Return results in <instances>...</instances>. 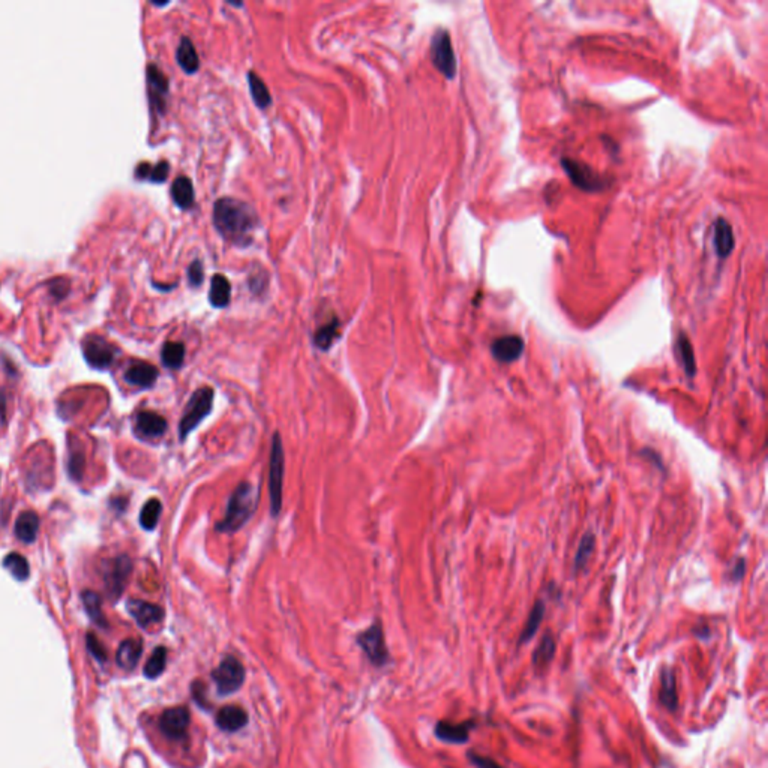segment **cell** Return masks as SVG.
<instances>
[{
    "instance_id": "obj_1",
    "label": "cell",
    "mask_w": 768,
    "mask_h": 768,
    "mask_svg": "<svg viewBox=\"0 0 768 768\" xmlns=\"http://www.w3.org/2000/svg\"><path fill=\"white\" fill-rule=\"evenodd\" d=\"M213 224L228 242L246 246L256 232L258 219L249 204L232 197H224L215 203Z\"/></svg>"
},
{
    "instance_id": "obj_27",
    "label": "cell",
    "mask_w": 768,
    "mask_h": 768,
    "mask_svg": "<svg viewBox=\"0 0 768 768\" xmlns=\"http://www.w3.org/2000/svg\"><path fill=\"white\" fill-rule=\"evenodd\" d=\"M170 173V166L167 161H161L157 166H150L147 162H143L137 167L135 176L138 179H147L153 183H162L166 182Z\"/></svg>"
},
{
    "instance_id": "obj_3",
    "label": "cell",
    "mask_w": 768,
    "mask_h": 768,
    "mask_svg": "<svg viewBox=\"0 0 768 768\" xmlns=\"http://www.w3.org/2000/svg\"><path fill=\"white\" fill-rule=\"evenodd\" d=\"M284 473H285V452L279 434L273 435L269 456V496L270 512L273 517L281 512L282 492H284Z\"/></svg>"
},
{
    "instance_id": "obj_31",
    "label": "cell",
    "mask_w": 768,
    "mask_h": 768,
    "mask_svg": "<svg viewBox=\"0 0 768 768\" xmlns=\"http://www.w3.org/2000/svg\"><path fill=\"white\" fill-rule=\"evenodd\" d=\"M162 512V504L158 498H150L140 512V524L145 530L152 531L157 529Z\"/></svg>"
},
{
    "instance_id": "obj_21",
    "label": "cell",
    "mask_w": 768,
    "mask_h": 768,
    "mask_svg": "<svg viewBox=\"0 0 768 768\" xmlns=\"http://www.w3.org/2000/svg\"><path fill=\"white\" fill-rule=\"evenodd\" d=\"M470 723H451V722H438L435 727V735L442 741L461 744L468 740Z\"/></svg>"
},
{
    "instance_id": "obj_40",
    "label": "cell",
    "mask_w": 768,
    "mask_h": 768,
    "mask_svg": "<svg viewBox=\"0 0 768 768\" xmlns=\"http://www.w3.org/2000/svg\"><path fill=\"white\" fill-rule=\"evenodd\" d=\"M188 279H190V284L194 285V287H199V285L203 284V279H204V270H203L201 261H194L192 265L190 266V269H188Z\"/></svg>"
},
{
    "instance_id": "obj_30",
    "label": "cell",
    "mask_w": 768,
    "mask_h": 768,
    "mask_svg": "<svg viewBox=\"0 0 768 768\" xmlns=\"http://www.w3.org/2000/svg\"><path fill=\"white\" fill-rule=\"evenodd\" d=\"M161 359L164 366L170 369H178L183 365L185 360V345L182 343H166L161 351Z\"/></svg>"
},
{
    "instance_id": "obj_8",
    "label": "cell",
    "mask_w": 768,
    "mask_h": 768,
    "mask_svg": "<svg viewBox=\"0 0 768 768\" xmlns=\"http://www.w3.org/2000/svg\"><path fill=\"white\" fill-rule=\"evenodd\" d=\"M431 59L434 67L447 79H453L456 74V58L452 48V41L444 29L435 32L431 41Z\"/></svg>"
},
{
    "instance_id": "obj_2",
    "label": "cell",
    "mask_w": 768,
    "mask_h": 768,
    "mask_svg": "<svg viewBox=\"0 0 768 768\" xmlns=\"http://www.w3.org/2000/svg\"><path fill=\"white\" fill-rule=\"evenodd\" d=\"M258 504V491L257 488L249 484V482H242L232 494L230 497L225 517L223 521H219L216 525L218 531L223 533H234L242 529V527L249 521V518L254 515Z\"/></svg>"
},
{
    "instance_id": "obj_34",
    "label": "cell",
    "mask_w": 768,
    "mask_h": 768,
    "mask_svg": "<svg viewBox=\"0 0 768 768\" xmlns=\"http://www.w3.org/2000/svg\"><path fill=\"white\" fill-rule=\"evenodd\" d=\"M555 654V641L550 633H546L533 654V663L536 668H543L552 661Z\"/></svg>"
},
{
    "instance_id": "obj_10",
    "label": "cell",
    "mask_w": 768,
    "mask_h": 768,
    "mask_svg": "<svg viewBox=\"0 0 768 768\" xmlns=\"http://www.w3.org/2000/svg\"><path fill=\"white\" fill-rule=\"evenodd\" d=\"M190 720H191V715L188 708L185 707L168 708L161 715L159 728H161V732L166 735L168 740L179 741L186 737Z\"/></svg>"
},
{
    "instance_id": "obj_16",
    "label": "cell",
    "mask_w": 768,
    "mask_h": 768,
    "mask_svg": "<svg viewBox=\"0 0 768 768\" xmlns=\"http://www.w3.org/2000/svg\"><path fill=\"white\" fill-rule=\"evenodd\" d=\"M147 83H149V93H150L152 104L162 112L164 107H166L168 80L157 65H149L147 67Z\"/></svg>"
},
{
    "instance_id": "obj_33",
    "label": "cell",
    "mask_w": 768,
    "mask_h": 768,
    "mask_svg": "<svg viewBox=\"0 0 768 768\" xmlns=\"http://www.w3.org/2000/svg\"><path fill=\"white\" fill-rule=\"evenodd\" d=\"M543 616H545V603L542 600H537L534 603V607H533L530 616H529V620H527L524 630L521 633V642H527V641H530L533 638V636L537 632V629H539V626H541Z\"/></svg>"
},
{
    "instance_id": "obj_35",
    "label": "cell",
    "mask_w": 768,
    "mask_h": 768,
    "mask_svg": "<svg viewBox=\"0 0 768 768\" xmlns=\"http://www.w3.org/2000/svg\"><path fill=\"white\" fill-rule=\"evenodd\" d=\"M166 665H167V649L166 647H157V649L153 650L152 656L149 657V661L146 662L145 675L147 678H158L164 673V669H166Z\"/></svg>"
},
{
    "instance_id": "obj_38",
    "label": "cell",
    "mask_w": 768,
    "mask_h": 768,
    "mask_svg": "<svg viewBox=\"0 0 768 768\" xmlns=\"http://www.w3.org/2000/svg\"><path fill=\"white\" fill-rule=\"evenodd\" d=\"M84 470V453L81 449H71L68 458V473L71 479L80 480Z\"/></svg>"
},
{
    "instance_id": "obj_37",
    "label": "cell",
    "mask_w": 768,
    "mask_h": 768,
    "mask_svg": "<svg viewBox=\"0 0 768 768\" xmlns=\"http://www.w3.org/2000/svg\"><path fill=\"white\" fill-rule=\"evenodd\" d=\"M595 545H596V537L591 533L584 534V537L579 542L578 551L575 555V570H581L585 567V564L588 563V558L595 551Z\"/></svg>"
},
{
    "instance_id": "obj_22",
    "label": "cell",
    "mask_w": 768,
    "mask_h": 768,
    "mask_svg": "<svg viewBox=\"0 0 768 768\" xmlns=\"http://www.w3.org/2000/svg\"><path fill=\"white\" fill-rule=\"evenodd\" d=\"M661 702L668 710H677L678 695H677V682L675 674L671 668H663L661 673Z\"/></svg>"
},
{
    "instance_id": "obj_13",
    "label": "cell",
    "mask_w": 768,
    "mask_h": 768,
    "mask_svg": "<svg viewBox=\"0 0 768 768\" xmlns=\"http://www.w3.org/2000/svg\"><path fill=\"white\" fill-rule=\"evenodd\" d=\"M135 435L143 440L159 438L167 431V421L161 414L153 411H140L135 418Z\"/></svg>"
},
{
    "instance_id": "obj_6",
    "label": "cell",
    "mask_w": 768,
    "mask_h": 768,
    "mask_svg": "<svg viewBox=\"0 0 768 768\" xmlns=\"http://www.w3.org/2000/svg\"><path fill=\"white\" fill-rule=\"evenodd\" d=\"M83 355L89 366L105 371L114 364L117 348L100 335H89L83 339Z\"/></svg>"
},
{
    "instance_id": "obj_18",
    "label": "cell",
    "mask_w": 768,
    "mask_h": 768,
    "mask_svg": "<svg viewBox=\"0 0 768 768\" xmlns=\"http://www.w3.org/2000/svg\"><path fill=\"white\" fill-rule=\"evenodd\" d=\"M14 531L17 539L23 543H34L39 531V517L34 510H26L18 515Z\"/></svg>"
},
{
    "instance_id": "obj_19",
    "label": "cell",
    "mask_w": 768,
    "mask_h": 768,
    "mask_svg": "<svg viewBox=\"0 0 768 768\" xmlns=\"http://www.w3.org/2000/svg\"><path fill=\"white\" fill-rule=\"evenodd\" d=\"M143 653V642L140 640L129 638L119 645L116 653L117 665L125 671H133L138 665V661Z\"/></svg>"
},
{
    "instance_id": "obj_12",
    "label": "cell",
    "mask_w": 768,
    "mask_h": 768,
    "mask_svg": "<svg viewBox=\"0 0 768 768\" xmlns=\"http://www.w3.org/2000/svg\"><path fill=\"white\" fill-rule=\"evenodd\" d=\"M562 164L566 173L569 174V178L572 179L578 188L584 191H599L602 188V180L599 176L590 167L584 166V164L567 158L563 159Z\"/></svg>"
},
{
    "instance_id": "obj_20",
    "label": "cell",
    "mask_w": 768,
    "mask_h": 768,
    "mask_svg": "<svg viewBox=\"0 0 768 768\" xmlns=\"http://www.w3.org/2000/svg\"><path fill=\"white\" fill-rule=\"evenodd\" d=\"M713 244L720 258H727L734 249V232L732 227L723 218H719L715 224V237Z\"/></svg>"
},
{
    "instance_id": "obj_28",
    "label": "cell",
    "mask_w": 768,
    "mask_h": 768,
    "mask_svg": "<svg viewBox=\"0 0 768 768\" xmlns=\"http://www.w3.org/2000/svg\"><path fill=\"white\" fill-rule=\"evenodd\" d=\"M4 567L17 581H20V583H25L30 575V566H29L27 558L18 552L8 554L4 560Z\"/></svg>"
},
{
    "instance_id": "obj_14",
    "label": "cell",
    "mask_w": 768,
    "mask_h": 768,
    "mask_svg": "<svg viewBox=\"0 0 768 768\" xmlns=\"http://www.w3.org/2000/svg\"><path fill=\"white\" fill-rule=\"evenodd\" d=\"M524 339L518 335L500 336L491 345V353L501 364H512L524 353Z\"/></svg>"
},
{
    "instance_id": "obj_39",
    "label": "cell",
    "mask_w": 768,
    "mask_h": 768,
    "mask_svg": "<svg viewBox=\"0 0 768 768\" xmlns=\"http://www.w3.org/2000/svg\"><path fill=\"white\" fill-rule=\"evenodd\" d=\"M86 644H87V649H89V651L93 654V657H95L96 661H100V662H104V661H105V657H107V656H105L104 647H102V644L100 642V640H98L95 635H92V633L87 635Z\"/></svg>"
},
{
    "instance_id": "obj_17",
    "label": "cell",
    "mask_w": 768,
    "mask_h": 768,
    "mask_svg": "<svg viewBox=\"0 0 768 768\" xmlns=\"http://www.w3.org/2000/svg\"><path fill=\"white\" fill-rule=\"evenodd\" d=\"M216 725L225 732H236L248 723L246 711L239 706H227L216 713Z\"/></svg>"
},
{
    "instance_id": "obj_7",
    "label": "cell",
    "mask_w": 768,
    "mask_h": 768,
    "mask_svg": "<svg viewBox=\"0 0 768 768\" xmlns=\"http://www.w3.org/2000/svg\"><path fill=\"white\" fill-rule=\"evenodd\" d=\"M131 572H133V562L128 555H119L107 562L104 569V583L110 597L113 600L122 596Z\"/></svg>"
},
{
    "instance_id": "obj_15",
    "label": "cell",
    "mask_w": 768,
    "mask_h": 768,
    "mask_svg": "<svg viewBox=\"0 0 768 768\" xmlns=\"http://www.w3.org/2000/svg\"><path fill=\"white\" fill-rule=\"evenodd\" d=\"M125 381L129 383L131 386H135L140 389H149L155 384L158 378V369L146 364V362H134L128 366L125 371Z\"/></svg>"
},
{
    "instance_id": "obj_9",
    "label": "cell",
    "mask_w": 768,
    "mask_h": 768,
    "mask_svg": "<svg viewBox=\"0 0 768 768\" xmlns=\"http://www.w3.org/2000/svg\"><path fill=\"white\" fill-rule=\"evenodd\" d=\"M357 644L368 656V659L374 665L381 666L388 662L389 653L386 649V644H384V635H383L381 624L378 621L359 635Z\"/></svg>"
},
{
    "instance_id": "obj_32",
    "label": "cell",
    "mask_w": 768,
    "mask_h": 768,
    "mask_svg": "<svg viewBox=\"0 0 768 768\" xmlns=\"http://www.w3.org/2000/svg\"><path fill=\"white\" fill-rule=\"evenodd\" d=\"M248 83H249L251 95H252V98H254V102L260 108H267L272 104V96H270V92L267 89V86L265 84V81H263L257 74L249 72L248 74Z\"/></svg>"
},
{
    "instance_id": "obj_26",
    "label": "cell",
    "mask_w": 768,
    "mask_h": 768,
    "mask_svg": "<svg viewBox=\"0 0 768 768\" xmlns=\"http://www.w3.org/2000/svg\"><path fill=\"white\" fill-rule=\"evenodd\" d=\"M81 600H83V605H84L87 616L91 617V620L93 623H96L98 626L105 628L107 621H105L104 614H102V602H101L100 595L95 593V591H92V590H86L81 593Z\"/></svg>"
},
{
    "instance_id": "obj_5",
    "label": "cell",
    "mask_w": 768,
    "mask_h": 768,
    "mask_svg": "<svg viewBox=\"0 0 768 768\" xmlns=\"http://www.w3.org/2000/svg\"><path fill=\"white\" fill-rule=\"evenodd\" d=\"M212 680L216 684V690L219 695L225 696L230 694H234L236 690L242 687L245 682V668L236 659V657L227 656L225 659L213 669Z\"/></svg>"
},
{
    "instance_id": "obj_24",
    "label": "cell",
    "mask_w": 768,
    "mask_h": 768,
    "mask_svg": "<svg viewBox=\"0 0 768 768\" xmlns=\"http://www.w3.org/2000/svg\"><path fill=\"white\" fill-rule=\"evenodd\" d=\"M171 195H173L174 203L178 204L180 209H190L195 200L192 182L188 178H183V176L182 178H178L171 186Z\"/></svg>"
},
{
    "instance_id": "obj_29",
    "label": "cell",
    "mask_w": 768,
    "mask_h": 768,
    "mask_svg": "<svg viewBox=\"0 0 768 768\" xmlns=\"http://www.w3.org/2000/svg\"><path fill=\"white\" fill-rule=\"evenodd\" d=\"M677 353L680 360H682V365L686 371V374L692 378L696 372V364H695L692 344H690L689 338L684 333H680L677 339Z\"/></svg>"
},
{
    "instance_id": "obj_11",
    "label": "cell",
    "mask_w": 768,
    "mask_h": 768,
    "mask_svg": "<svg viewBox=\"0 0 768 768\" xmlns=\"http://www.w3.org/2000/svg\"><path fill=\"white\" fill-rule=\"evenodd\" d=\"M126 609L140 628L147 629L153 624H158L164 618V609L155 603L140 599H131L126 602Z\"/></svg>"
},
{
    "instance_id": "obj_42",
    "label": "cell",
    "mask_w": 768,
    "mask_h": 768,
    "mask_svg": "<svg viewBox=\"0 0 768 768\" xmlns=\"http://www.w3.org/2000/svg\"><path fill=\"white\" fill-rule=\"evenodd\" d=\"M744 567H746V563H744V560H743V558H740V560H739V562H737V564H735V566H734V569H732V575H731V579H732V581H740V579H741V578L744 576Z\"/></svg>"
},
{
    "instance_id": "obj_25",
    "label": "cell",
    "mask_w": 768,
    "mask_h": 768,
    "mask_svg": "<svg viewBox=\"0 0 768 768\" xmlns=\"http://www.w3.org/2000/svg\"><path fill=\"white\" fill-rule=\"evenodd\" d=\"M232 298V285L224 275H215L212 278V289L209 293V300L215 308H224Z\"/></svg>"
},
{
    "instance_id": "obj_41",
    "label": "cell",
    "mask_w": 768,
    "mask_h": 768,
    "mask_svg": "<svg viewBox=\"0 0 768 768\" xmlns=\"http://www.w3.org/2000/svg\"><path fill=\"white\" fill-rule=\"evenodd\" d=\"M467 756H468V760L473 762V765L476 768H504L494 760L486 758V756H484V755H477L475 752H468Z\"/></svg>"
},
{
    "instance_id": "obj_23",
    "label": "cell",
    "mask_w": 768,
    "mask_h": 768,
    "mask_svg": "<svg viewBox=\"0 0 768 768\" xmlns=\"http://www.w3.org/2000/svg\"><path fill=\"white\" fill-rule=\"evenodd\" d=\"M176 59H178V63L180 65V68L186 74H194V72H197V69L200 68L199 54H197L195 47L192 46V42H191L190 38H182L179 47H178V53H176Z\"/></svg>"
},
{
    "instance_id": "obj_4",
    "label": "cell",
    "mask_w": 768,
    "mask_h": 768,
    "mask_svg": "<svg viewBox=\"0 0 768 768\" xmlns=\"http://www.w3.org/2000/svg\"><path fill=\"white\" fill-rule=\"evenodd\" d=\"M212 407H213V389L212 388L197 389L192 393L188 404H186L183 416L179 423L180 440H185V438L188 437L195 428L211 414Z\"/></svg>"
},
{
    "instance_id": "obj_36",
    "label": "cell",
    "mask_w": 768,
    "mask_h": 768,
    "mask_svg": "<svg viewBox=\"0 0 768 768\" xmlns=\"http://www.w3.org/2000/svg\"><path fill=\"white\" fill-rule=\"evenodd\" d=\"M339 335V323L335 318V320L326 323L324 326H322L318 331L315 332L314 335V343L318 348L322 350H329L332 347L333 341L338 338Z\"/></svg>"
}]
</instances>
